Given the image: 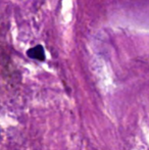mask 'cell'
<instances>
[{"instance_id": "cell-1", "label": "cell", "mask_w": 149, "mask_h": 150, "mask_svg": "<svg viewBox=\"0 0 149 150\" xmlns=\"http://www.w3.org/2000/svg\"><path fill=\"white\" fill-rule=\"evenodd\" d=\"M28 56L30 58H34V59H38L43 61L45 59V54H44V48L41 45H37L35 47L31 48L28 51Z\"/></svg>"}]
</instances>
